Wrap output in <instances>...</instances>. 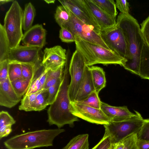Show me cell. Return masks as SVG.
I'll use <instances>...</instances> for the list:
<instances>
[{"mask_svg":"<svg viewBox=\"0 0 149 149\" xmlns=\"http://www.w3.org/2000/svg\"><path fill=\"white\" fill-rule=\"evenodd\" d=\"M116 21L125 38L130 56L123 67L139 76L142 53L145 44L141 27L137 20L130 14L120 13Z\"/></svg>","mask_w":149,"mask_h":149,"instance_id":"1","label":"cell"},{"mask_svg":"<svg viewBox=\"0 0 149 149\" xmlns=\"http://www.w3.org/2000/svg\"><path fill=\"white\" fill-rule=\"evenodd\" d=\"M67 57L64 71L63 80L55 100L47 110V121L50 125H56L60 128L65 125L73 127L78 117L70 111V101L68 95L69 66Z\"/></svg>","mask_w":149,"mask_h":149,"instance_id":"2","label":"cell"},{"mask_svg":"<svg viewBox=\"0 0 149 149\" xmlns=\"http://www.w3.org/2000/svg\"><path fill=\"white\" fill-rule=\"evenodd\" d=\"M63 129H43L14 136L5 141L7 149H33L52 146L54 139L64 132Z\"/></svg>","mask_w":149,"mask_h":149,"instance_id":"3","label":"cell"},{"mask_svg":"<svg viewBox=\"0 0 149 149\" xmlns=\"http://www.w3.org/2000/svg\"><path fill=\"white\" fill-rule=\"evenodd\" d=\"M74 36L76 49L82 55L88 66L97 64L105 65L118 64L123 66L127 61L112 51L85 41L78 36Z\"/></svg>","mask_w":149,"mask_h":149,"instance_id":"4","label":"cell"},{"mask_svg":"<svg viewBox=\"0 0 149 149\" xmlns=\"http://www.w3.org/2000/svg\"><path fill=\"white\" fill-rule=\"evenodd\" d=\"M23 13L18 2L14 1L6 13L3 26L10 49L19 45L22 40Z\"/></svg>","mask_w":149,"mask_h":149,"instance_id":"5","label":"cell"},{"mask_svg":"<svg viewBox=\"0 0 149 149\" xmlns=\"http://www.w3.org/2000/svg\"><path fill=\"white\" fill-rule=\"evenodd\" d=\"M136 112V115L130 119L111 122L103 125L105 131L109 136L112 145L117 143L129 136L139 132L144 119L139 113L137 111Z\"/></svg>","mask_w":149,"mask_h":149,"instance_id":"6","label":"cell"},{"mask_svg":"<svg viewBox=\"0 0 149 149\" xmlns=\"http://www.w3.org/2000/svg\"><path fill=\"white\" fill-rule=\"evenodd\" d=\"M100 36L111 51L127 61L129 59L126 41L121 29L117 24L102 31Z\"/></svg>","mask_w":149,"mask_h":149,"instance_id":"7","label":"cell"},{"mask_svg":"<svg viewBox=\"0 0 149 149\" xmlns=\"http://www.w3.org/2000/svg\"><path fill=\"white\" fill-rule=\"evenodd\" d=\"M65 7L68 10L70 17V21L65 27L68 28L74 36H78L85 41L111 51L100 35L79 19L69 9Z\"/></svg>","mask_w":149,"mask_h":149,"instance_id":"8","label":"cell"},{"mask_svg":"<svg viewBox=\"0 0 149 149\" xmlns=\"http://www.w3.org/2000/svg\"><path fill=\"white\" fill-rule=\"evenodd\" d=\"M86 66L84 57L78 50L76 49L72 55L68 69L71 80L68 91L71 102L74 101Z\"/></svg>","mask_w":149,"mask_h":149,"instance_id":"9","label":"cell"},{"mask_svg":"<svg viewBox=\"0 0 149 149\" xmlns=\"http://www.w3.org/2000/svg\"><path fill=\"white\" fill-rule=\"evenodd\" d=\"M70 109L74 116L91 123L104 125L111 122L110 119L101 109L94 108L74 101L70 102Z\"/></svg>","mask_w":149,"mask_h":149,"instance_id":"10","label":"cell"},{"mask_svg":"<svg viewBox=\"0 0 149 149\" xmlns=\"http://www.w3.org/2000/svg\"><path fill=\"white\" fill-rule=\"evenodd\" d=\"M77 17L100 35V27L85 4L84 0H58Z\"/></svg>","mask_w":149,"mask_h":149,"instance_id":"11","label":"cell"},{"mask_svg":"<svg viewBox=\"0 0 149 149\" xmlns=\"http://www.w3.org/2000/svg\"><path fill=\"white\" fill-rule=\"evenodd\" d=\"M42 48L24 45H19L11 49L8 60L22 63H32L36 65L42 62Z\"/></svg>","mask_w":149,"mask_h":149,"instance_id":"12","label":"cell"},{"mask_svg":"<svg viewBox=\"0 0 149 149\" xmlns=\"http://www.w3.org/2000/svg\"><path fill=\"white\" fill-rule=\"evenodd\" d=\"M66 59V50L56 45L45 49L41 65L46 69H53L65 63Z\"/></svg>","mask_w":149,"mask_h":149,"instance_id":"13","label":"cell"},{"mask_svg":"<svg viewBox=\"0 0 149 149\" xmlns=\"http://www.w3.org/2000/svg\"><path fill=\"white\" fill-rule=\"evenodd\" d=\"M46 31L41 24L32 26L24 33L22 41L25 45L42 48L46 44Z\"/></svg>","mask_w":149,"mask_h":149,"instance_id":"14","label":"cell"},{"mask_svg":"<svg viewBox=\"0 0 149 149\" xmlns=\"http://www.w3.org/2000/svg\"><path fill=\"white\" fill-rule=\"evenodd\" d=\"M84 1L100 27L101 31L116 25V17L104 11L91 0H84Z\"/></svg>","mask_w":149,"mask_h":149,"instance_id":"15","label":"cell"},{"mask_svg":"<svg viewBox=\"0 0 149 149\" xmlns=\"http://www.w3.org/2000/svg\"><path fill=\"white\" fill-rule=\"evenodd\" d=\"M100 109L110 119L111 122L120 121L130 119L136 115L131 112L127 106L115 107L101 102Z\"/></svg>","mask_w":149,"mask_h":149,"instance_id":"16","label":"cell"},{"mask_svg":"<svg viewBox=\"0 0 149 149\" xmlns=\"http://www.w3.org/2000/svg\"><path fill=\"white\" fill-rule=\"evenodd\" d=\"M21 97L15 93L8 78L0 83V105L8 108L16 105L21 99Z\"/></svg>","mask_w":149,"mask_h":149,"instance_id":"17","label":"cell"},{"mask_svg":"<svg viewBox=\"0 0 149 149\" xmlns=\"http://www.w3.org/2000/svg\"><path fill=\"white\" fill-rule=\"evenodd\" d=\"M95 91L89 66L87 65L74 101L79 102Z\"/></svg>","mask_w":149,"mask_h":149,"instance_id":"18","label":"cell"},{"mask_svg":"<svg viewBox=\"0 0 149 149\" xmlns=\"http://www.w3.org/2000/svg\"><path fill=\"white\" fill-rule=\"evenodd\" d=\"M95 92L98 94L106 86L105 72L100 67L92 66L89 67Z\"/></svg>","mask_w":149,"mask_h":149,"instance_id":"19","label":"cell"},{"mask_svg":"<svg viewBox=\"0 0 149 149\" xmlns=\"http://www.w3.org/2000/svg\"><path fill=\"white\" fill-rule=\"evenodd\" d=\"M88 136L87 134L77 135L61 149H89Z\"/></svg>","mask_w":149,"mask_h":149,"instance_id":"20","label":"cell"},{"mask_svg":"<svg viewBox=\"0 0 149 149\" xmlns=\"http://www.w3.org/2000/svg\"><path fill=\"white\" fill-rule=\"evenodd\" d=\"M9 41L4 28L0 24V62L8 60L10 50Z\"/></svg>","mask_w":149,"mask_h":149,"instance_id":"21","label":"cell"},{"mask_svg":"<svg viewBox=\"0 0 149 149\" xmlns=\"http://www.w3.org/2000/svg\"><path fill=\"white\" fill-rule=\"evenodd\" d=\"M36 10L34 6L29 2L25 5L23 11L22 28L27 31L32 26L35 16Z\"/></svg>","mask_w":149,"mask_h":149,"instance_id":"22","label":"cell"},{"mask_svg":"<svg viewBox=\"0 0 149 149\" xmlns=\"http://www.w3.org/2000/svg\"><path fill=\"white\" fill-rule=\"evenodd\" d=\"M139 76L149 80V49L145 43L142 53Z\"/></svg>","mask_w":149,"mask_h":149,"instance_id":"23","label":"cell"},{"mask_svg":"<svg viewBox=\"0 0 149 149\" xmlns=\"http://www.w3.org/2000/svg\"><path fill=\"white\" fill-rule=\"evenodd\" d=\"M100 8L112 17H116L118 13L113 0H91Z\"/></svg>","mask_w":149,"mask_h":149,"instance_id":"24","label":"cell"},{"mask_svg":"<svg viewBox=\"0 0 149 149\" xmlns=\"http://www.w3.org/2000/svg\"><path fill=\"white\" fill-rule=\"evenodd\" d=\"M54 18L56 22L61 28L65 27L70 21V17L67 10L61 5L57 7Z\"/></svg>","mask_w":149,"mask_h":149,"instance_id":"25","label":"cell"},{"mask_svg":"<svg viewBox=\"0 0 149 149\" xmlns=\"http://www.w3.org/2000/svg\"><path fill=\"white\" fill-rule=\"evenodd\" d=\"M31 81L22 78L11 82L15 91L18 96L21 97L27 92Z\"/></svg>","mask_w":149,"mask_h":149,"instance_id":"26","label":"cell"},{"mask_svg":"<svg viewBox=\"0 0 149 149\" xmlns=\"http://www.w3.org/2000/svg\"><path fill=\"white\" fill-rule=\"evenodd\" d=\"M49 93L47 90L42 89L38 92L35 102L34 111H40L48 105Z\"/></svg>","mask_w":149,"mask_h":149,"instance_id":"27","label":"cell"},{"mask_svg":"<svg viewBox=\"0 0 149 149\" xmlns=\"http://www.w3.org/2000/svg\"><path fill=\"white\" fill-rule=\"evenodd\" d=\"M38 92L29 94H25L21 100L19 109L26 111H34L35 102Z\"/></svg>","mask_w":149,"mask_h":149,"instance_id":"28","label":"cell"},{"mask_svg":"<svg viewBox=\"0 0 149 149\" xmlns=\"http://www.w3.org/2000/svg\"><path fill=\"white\" fill-rule=\"evenodd\" d=\"M41 63L37 65L32 63H21L22 78L31 82L35 76L38 66Z\"/></svg>","mask_w":149,"mask_h":149,"instance_id":"29","label":"cell"},{"mask_svg":"<svg viewBox=\"0 0 149 149\" xmlns=\"http://www.w3.org/2000/svg\"><path fill=\"white\" fill-rule=\"evenodd\" d=\"M8 78L10 82L22 78L21 63L9 61Z\"/></svg>","mask_w":149,"mask_h":149,"instance_id":"30","label":"cell"},{"mask_svg":"<svg viewBox=\"0 0 149 149\" xmlns=\"http://www.w3.org/2000/svg\"><path fill=\"white\" fill-rule=\"evenodd\" d=\"M101 102L98 94L94 91L85 99L77 102L94 108L100 109Z\"/></svg>","mask_w":149,"mask_h":149,"instance_id":"31","label":"cell"},{"mask_svg":"<svg viewBox=\"0 0 149 149\" xmlns=\"http://www.w3.org/2000/svg\"><path fill=\"white\" fill-rule=\"evenodd\" d=\"M138 140L149 141V118L144 119L141 127L137 133Z\"/></svg>","mask_w":149,"mask_h":149,"instance_id":"32","label":"cell"},{"mask_svg":"<svg viewBox=\"0 0 149 149\" xmlns=\"http://www.w3.org/2000/svg\"><path fill=\"white\" fill-rule=\"evenodd\" d=\"M59 37L63 42L70 43L74 42L75 38L73 33L67 28H61L59 31Z\"/></svg>","mask_w":149,"mask_h":149,"instance_id":"33","label":"cell"},{"mask_svg":"<svg viewBox=\"0 0 149 149\" xmlns=\"http://www.w3.org/2000/svg\"><path fill=\"white\" fill-rule=\"evenodd\" d=\"M36 71L35 76L31 81L29 87L25 94L29 95L40 91L42 89V88L40 83L38 74H37Z\"/></svg>","mask_w":149,"mask_h":149,"instance_id":"34","label":"cell"},{"mask_svg":"<svg viewBox=\"0 0 149 149\" xmlns=\"http://www.w3.org/2000/svg\"><path fill=\"white\" fill-rule=\"evenodd\" d=\"M137 139V133L133 134L125 138L122 141L124 144L123 149H138Z\"/></svg>","mask_w":149,"mask_h":149,"instance_id":"35","label":"cell"},{"mask_svg":"<svg viewBox=\"0 0 149 149\" xmlns=\"http://www.w3.org/2000/svg\"><path fill=\"white\" fill-rule=\"evenodd\" d=\"M109 136L105 131L104 134L100 141L91 149H109L112 147Z\"/></svg>","mask_w":149,"mask_h":149,"instance_id":"36","label":"cell"},{"mask_svg":"<svg viewBox=\"0 0 149 149\" xmlns=\"http://www.w3.org/2000/svg\"><path fill=\"white\" fill-rule=\"evenodd\" d=\"M141 31L145 42L149 49V16L141 24Z\"/></svg>","mask_w":149,"mask_h":149,"instance_id":"37","label":"cell"},{"mask_svg":"<svg viewBox=\"0 0 149 149\" xmlns=\"http://www.w3.org/2000/svg\"><path fill=\"white\" fill-rule=\"evenodd\" d=\"M15 123L16 121L8 112L3 111L0 112V127L5 125H12Z\"/></svg>","mask_w":149,"mask_h":149,"instance_id":"38","label":"cell"},{"mask_svg":"<svg viewBox=\"0 0 149 149\" xmlns=\"http://www.w3.org/2000/svg\"><path fill=\"white\" fill-rule=\"evenodd\" d=\"M62 82L50 87L47 89L49 93L47 101L48 105L52 104L55 100Z\"/></svg>","mask_w":149,"mask_h":149,"instance_id":"39","label":"cell"},{"mask_svg":"<svg viewBox=\"0 0 149 149\" xmlns=\"http://www.w3.org/2000/svg\"><path fill=\"white\" fill-rule=\"evenodd\" d=\"M65 63L63 64L58 67L53 69H47V76L53 78H63L64 71V68L65 66Z\"/></svg>","mask_w":149,"mask_h":149,"instance_id":"40","label":"cell"},{"mask_svg":"<svg viewBox=\"0 0 149 149\" xmlns=\"http://www.w3.org/2000/svg\"><path fill=\"white\" fill-rule=\"evenodd\" d=\"M8 60L0 62V83L5 81L8 78Z\"/></svg>","mask_w":149,"mask_h":149,"instance_id":"41","label":"cell"},{"mask_svg":"<svg viewBox=\"0 0 149 149\" xmlns=\"http://www.w3.org/2000/svg\"><path fill=\"white\" fill-rule=\"evenodd\" d=\"M115 3L116 8L120 13L125 14H129V5L127 0H116Z\"/></svg>","mask_w":149,"mask_h":149,"instance_id":"42","label":"cell"},{"mask_svg":"<svg viewBox=\"0 0 149 149\" xmlns=\"http://www.w3.org/2000/svg\"><path fill=\"white\" fill-rule=\"evenodd\" d=\"M63 79V77L61 78H53L47 76L43 89L47 90L50 87L62 82Z\"/></svg>","mask_w":149,"mask_h":149,"instance_id":"43","label":"cell"},{"mask_svg":"<svg viewBox=\"0 0 149 149\" xmlns=\"http://www.w3.org/2000/svg\"><path fill=\"white\" fill-rule=\"evenodd\" d=\"M12 125L4 126L0 127V139L7 136L12 132Z\"/></svg>","mask_w":149,"mask_h":149,"instance_id":"44","label":"cell"},{"mask_svg":"<svg viewBox=\"0 0 149 149\" xmlns=\"http://www.w3.org/2000/svg\"><path fill=\"white\" fill-rule=\"evenodd\" d=\"M136 145L138 149H149V141L137 139Z\"/></svg>","mask_w":149,"mask_h":149,"instance_id":"45","label":"cell"},{"mask_svg":"<svg viewBox=\"0 0 149 149\" xmlns=\"http://www.w3.org/2000/svg\"><path fill=\"white\" fill-rule=\"evenodd\" d=\"M124 144L122 141L114 145V149H123Z\"/></svg>","mask_w":149,"mask_h":149,"instance_id":"46","label":"cell"},{"mask_svg":"<svg viewBox=\"0 0 149 149\" xmlns=\"http://www.w3.org/2000/svg\"><path fill=\"white\" fill-rule=\"evenodd\" d=\"M14 1L12 0H2L0 1V5H3L6 3L13 1V2Z\"/></svg>","mask_w":149,"mask_h":149,"instance_id":"47","label":"cell"},{"mask_svg":"<svg viewBox=\"0 0 149 149\" xmlns=\"http://www.w3.org/2000/svg\"><path fill=\"white\" fill-rule=\"evenodd\" d=\"M44 1L48 4L54 3L55 1V0H45Z\"/></svg>","mask_w":149,"mask_h":149,"instance_id":"48","label":"cell"},{"mask_svg":"<svg viewBox=\"0 0 149 149\" xmlns=\"http://www.w3.org/2000/svg\"><path fill=\"white\" fill-rule=\"evenodd\" d=\"M114 145H112V147L109 149H114Z\"/></svg>","mask_w":149,"mask_h":149,"instance_id":"49","label":"cell"}]
</instances>
